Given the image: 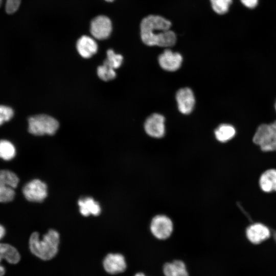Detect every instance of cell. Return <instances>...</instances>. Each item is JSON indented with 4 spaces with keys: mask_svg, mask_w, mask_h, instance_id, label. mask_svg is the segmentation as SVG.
<instances>
[{
    "mask_svg": "<svg viewBox=\"0 0 276 276\" xmlns=\"http://www.w3.org/2000/svg\"><path fill=\"white\" fill-rule=\"evenodd\" d=\"M97 74L101 80L105 81L112 80L116 77L114 70L104 64L98 67Z\"/></svg>",
    "mask_w": 276,
    "mask_h": 276,
    "instance_id": "cell-23",
    "label": "cell"
},
{
    "mask_svg": "<svg viewBox=\"0 0 276 276\" xmlns=\"http://www.w3.org/2000/svg\"><path fill=\"white\" fill-rule=\"evenodd\" d=\"M171 22L158 15H150L141 21V37L142 41L148 46L169 47L176 41L175 33L170 30Z\"/></svg>",
    "mask_w": 276,
    "mask_h": 276,
    "instance_id": "cell-1",
    "label": "cell"
},
{
    "mask_svg": "<svg viewBox=\"0 0 276 276\" xmlns=\"http://www.w3.org/2000/svg\"><path fill=\"white\" fill-rule=\"evenodd\" d=\"M242 4L246 8L254 9L258 4L259 0H240Z\"/></svg>",
    "mask_w": 276,
    "mask_h": 276,
    "instance_id": "cell-26",
    "label": "cell"
},
{
    "mask_svg": "<svg viewBox=\"0 0 276 276\" xmlns=\"http://www.w3.org/2000/svg\"><path fill=\"white\" fill-rule=\"evenodd\" d=\"M3 0H0V7ZM21 0H6L5 11L9 14L15 13L19 8Z\"/></svg>",
    "mask_w": 276,
    "mask_h": 276,
    "instance_id": "cell-25",
    "label": "cell"
},
{
    "mask_svg": "<svg viewBox=\"0 0 276 276\" xmlns=\"http://www.w3.org/2000/svg\"><path fill=\"white\" fill-rule=\"evenodd\" d=\"M216 139L221 143H225L232 139L236 134V129L230 124H222L215 130Z\"/></svg>",
    "mask_w": 276,
    "mask_h": 276,
    "instance_id": "cell-19",
    "label": "cell"
},
{
    "mask_svg": "<svg viewBox=\"0 0 276 276\" xmlns=\"http://www.w3.org/2000/svg\"><path fill=\"white\" fill-rule=\"evenodd\" d=\"M158 61L160 66L164 70L174 72L181 66L182 57L179 53L167 49L158 56Z\"/></svg>",
    "mask_w": 276,
    "mask_h": 276,
    "instance_id": "cell-12",
    "label": "cell"
},
{
    "mask_svg": "<svg viewBox=\"0 0 276 276\" xmlns=\"http://www.w3.org/2000/svg\"><path fill=\"white\" fill-rule=\"evenodd\" d=\"M123 60V57L121 55L116 54L112 50L109 49L107 51V58L103 64L115 70L121 65Z\"/></svg>",
    "mask_w": 276,
    "mask_h": 276,
    "instance_id": "cell-21",
    "label": "cell"
},
{
    "mask_svg": "<svg viewBox=\"0 0 276 276\" xmlns=\"http://www.w3.org/2000/svg\"><path fill=\"white\" fill-rule=\"evenodd\" d=\"M259 185L265 193L276 192V169L270 168L264 171L260 176Z\"/></svg>",
    "mask_w": 276,
    "mask_h": 276,
    "instance_id": "cell-16",
    "label": "cell"
},
{
    "mask_svg": "<svg viewBox=\"0 0 276 276\" xmlns=\"http://www.w3.org/2000/svg\"><path fill=\"white\" fill-rule=\"evenodd\" d=\"M248 240L254 244H259L271 236V231L267 226L260 222L249 225L246 229Z\"/></svg>",
    "mask_w": 276,
    "mask_h": 276,
    "instance_id": "cell-10",
    "label": "cell"
},
{
    "mask_svg": "<svg viewBox=\"0 0 276 276\" xmlns=\"http://www.w3.org/2000/svg\"><path fill=\"white\" fill-rule=\"evenodd\" d=\"M16 150L14 145L9 141L0 140V158L9 160L15 155Z\"/></svg>",
    "mask_w": 276,
    "mask_h": 276,
    "instance_id": "cell-20",
    "label": "cell"
},
{
    "mask_svg": "<svg viewBox=\"0 0 276 276\" xmlns=\"http://www.w3.org/2000/svg\"><path fill=\"white\" fill-rule=\"evenodd\" d=\"M232 2L233 0H210L212 9L215 12L220 15L228 12Z\"/></svg>",
    "mask_w": 276,
    "mask_h": 276,
    "instance_id": "cell-22",
    "label": "cell"
},
{
    "mask_svg": "<svg viewBox=\"0 0 276 276\" xmlns=\"http://www.w3.org/2000/svg\"><path fill=\"white\" fill-rule=\"evenodd\" d=\"M174 225L171 219L164 214H158L153 217L150 223L152 235L158 240H164L172 235Z\"/></svg>",
    "mask_w": 276,
    "mask_h": 276,
    "instance_id": "cell-6",
    "label": "cell"
},
{
    "mask_svg": "<svg viewBox=\"0 0 276 276\" xmlns=\"http://www.w3.org/2000/svg\"><path fill=\"white\" fill-rule=\"evenodd\" d=\"M165 118L159 113H153L144 123L146 133L154 138H161L165 134Z\"/></svg>",
    "mask_w": 276,
    "mask_h": 276,
    "instance_id": "cell-9",
    "label": "cell"
},
{
    "mask_svg": "<svg viewBox=\"0 0 276 276\" xmlns=\"http://www.w3.org/2000/svg\"><path fill=\"white\" fill-rule=\"evenodd\" d=\"M103 265L105 271L112 274L123 272L127 267L125 257L118 253L108 254L103 260Z\"/></svg>",
    "mask_w": 276,
    "mask_h": 276,
    "instance_id": "cell-13",
    "label": "cell"
},
{
    "mask_svg": "<svg viewBox=\"0 0 276 276\" xmlns=\"http://www.w3.org/2000/svg\"><path fill=\"white\" fill-rule=\"evenodd\" d=\"M134 276H147L142 272H138L135 274Z\"/></svg>",
    "mask_w": 276,
    "mask_h": 276,
    "instance_id": "cell-28",
    "label": "cell"
},
{
    "mask_svg": "<svg viewBox=\"0 0 276 276\" xmlns=\"http://www.w3.org/2000/svg\"><path fill=\"white\" fill-rule=\"evenodd\" d=\"M106 1V2H113L114 0H105Z\"/></svg>",
    "mask_w": 276,
    "mask_h": 276,
    "instance_id": "cell-29",
    "label": "cell"
},
{
    "mask_svg": "<svg viewBox=\"0 0 276 276\" xmlns=\"http://www.w3.org/2000/svg\"><path fill=\"white\" fill-rule=\"evenodd\" d=\"M60 242L59 233L53 229H50L42 237L37 232H33L29 239V247L31 252L37 257L49 260L57 254Z\"/></svg>",
    "mask_w": 276,
    "mask_h": 276,
    "instance_id": "cell-2",
    "label": "cell"
},
{
    "mask_svg": "<svg viewBox=\"0 0 276 276\" xmlns=\"http://www.w3.org/2000/svg\"><path fill=\"white\" fill-rule=\"evenodd\" d=\"M58 127V122L46 114L33 116L28 119V131L35 135H53Z\"/></svg>",
    "mask_w": 276,
    "mask_h": 276,
    "instance_id": "cell-4",
    "label": "cell"
},
{
    "mask_svg": "<svg viewBox=\"0 0 276 276\" xmlns=\"http://www.w3.org/2000/svg\"><path fill=\"white\" fill-rule=\"evenodd\" d=\"M5 234V229L4 227L0 225V240L4 236Z\"/></svg>",
    "mask_w": 276,
    "mask_h": 276,
    "instance_id": "cell-27",
    "label": "cell"
},
{
    "mask_svg": "<svg viewBox=\"0 0 276 276\" xmlns=\"http://www.w3.org/2000/svg\"><path fill=\"white\" fill-rule=\"evenodd\" d=\"M22 193L28 200L40 202L43 201L48 195V187L43 181L35 179L25 185Z\"/></svg>",
    "mask_w": 276,
    "mask_h": 276,
    "instance_id": "cell-7",
    "label": "cell"
},
{
    "mask_svg": "<svg viewBox=\"0 0 276 276\" xmlns=\"http://www.w3.org/2000/svg\"><path fill=\"white\" fill-rule=\"evenodd\" d=\"M20 256L17 250L12 245L6 243H0V276L5 273V269L1 264L3 260L11 264H16L20 261Z\"/></svg>",
    "mask_w": 276,
    "mask_h": 276,
    "instance_id": "cell-14",
    "label": "cell"
},
{
    "mask_svg": "<svg viewBox=\"0 0 276 276\" xmlns=\"http://www.w3.org/2000/svg\"><path fill=\"white\" fill-rule=\"evenodd\" d=\"M163 271L165 276H189L185 263L179 260L165 263Z\"/></svg>",
    "mask_w": 276,
    "mask_h": 276,
    "instance_id": "cell-18",
    "label": "cell"
},
{
    "mask_svg": "<svg viewBox=\"0 0 276 276\" xmlns=\"http://www.w3.org/2000/svg\"><path fill=\"white\" fill-rule=\"evenodd\" d=\"M112 29L111 21L106 16H98L90 23V33L95 38L99 40L107 38L111 33Z\"/></svg>",
    "mask_w": 276,
    "mask_h": 276,
    "instance_id": "cell-8",
    "label": "cell"
},
{
    "mask_svg": "<svg viewBox=\"0 0 276 276\" xmlns=\"http://www.w3.org/2000/svg\"><path fill=\"white\" fill-rule=\"evenodd\" d=\"M275 110H276V102H275Z\"/></svg>",
    "mask_w": 276,
    "mask_h": 276,
    "instance_id": "cell-30",
    "label": "cell"
},
{
    "mask_svg": "<svg viewBox=\"0 0 276 276\" xmlns=\"http://www.w3.org/2000/svg\"><path fill=\"white\" fill-rule=\"evenodd\" d=\"M176 100L179 111L188 114L193 110L195 99L192 89L188 87L179 89L176 94Z\"/></svg>",
    "mask_w": 276,
    "mask_h": 276,
    "instance_id": "cell-11",
    "label": "cell"
},
{
    "mask_svg": "<svg viewBox=\"0 0 276 276\" xmlns=\"http://www.w3.org/2000/svg\"><path fill=\"white\" fill-rule=\"evenodd\" d=\"M76 48L83 58H89L97 53L98 44L92 37L83 35L78 40Z\"/></svg>",
    "mask_w": 276,
    "mask_h": 276,
    "instance_id": "cell-15",
    "label": "cell"
},
{
    "mask_svg": "<svg viewBox=\"0 0 276 276\" xmlns=\"http://www.w3.org/2000/svg\"><path fill=\"white\" fill-rule=\"evenodd\" d=\"M80 213L83 216L90 215L98 216L101 212L100 204L91 197H85L79 199L78 202Z\"/></svg>",
    "mask_w": 276,
    "mask_h": 276,
    "instance_id": "cell-17",
    "label": "cell"
},
{
    "mask_svg": "<svg viewBox=\"0 0 276 276\" xmlns=\"http://www.w3.org/2000/svg\"><path fill=\"white\" fill-rule=\"evenodd\" d=\"M13 115L14 112L11 107L0 105V125L10 120Z\"/></svg>",
    "mask_w": 276,
    "mask_h": 276,
    "instance_id": "cell-24",
    "label": "cell"
},
{
    "mask_svg": "<svg viewBox=\"0 0 276 276\" xmlns=\"http://www.w3.org/2000/svg\"><path fill=\"white\" fill-rule=\"evenodd\" d=\"M19 179L13 172L8 170H0V202L11 201L15 196V189Z\"/></svg>",
    "mask_w": 276,
    "mask_h": 276,
    "instance_id": "cell-5",
    "label": "cell"
},
{
    "mask_svg": "<svg viewBox=\"0 0 276 276\" xmlns=\"http://www.w3.org/2000/svg\"><path fill=\"white\" fill-rule=\"evenodd\" d=\"M253 142L264 152L276 151V121L260 125L253 138Z\"/></svg>",
    "mask_w": 276,
    "mask_h": 276,
    "instance_id": "cell-3",
    "label": "cell"
}]
</instances>
